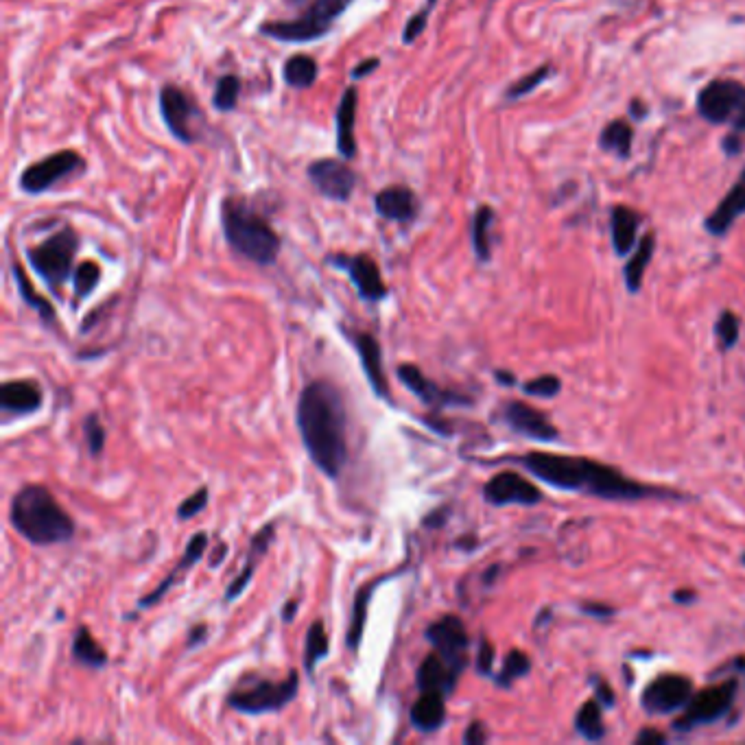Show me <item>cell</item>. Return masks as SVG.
I'll return each mask as SVG.
<instances>
[{
  "instance_id": "cell-59",
  "label": "cell",
  "mask_w": 745,
  "mask_h": 745,
  "mask_svg": "<svg viewBox=\"0 0 745 745\" xmlns=\"http://www.w3.org/2000/svg\"><path fill=\"white\" fill-rule=\"evenodd\" d=\"M494 376H496V381H499L501 385H516V378L510 372H496Z\"/></svg>"
},
{
  "instance_id": "cell-38",
  "label": "cell",
  "mask_w": 745,
  "mask_h": 745,
  "mask_svg": "<svg viewBox=\"0 0 745 745\" xmlns=\"http://www.w3.org/2000/svg\"><path fill=\"white\" fill-rule=\"evenodd\" d=\"M239 97H241V79L236 75H223L217 86H215V94H212V105L219 112H232L236 108V103H239Z\"/></svg>"
},
{
  "instance_id": "cell-12",
  "label": "cell",
  "mask_w": 745,
  "mask_h": 745,
  "mask_svg": "<svg viewBox=\"0 0 745 745\" xmlns=\"http://www.w3.org/2000/svg\"><path fill=\"white\" fill-rule=\"evenodd\" d=\"M326 263L335 269L346 271L348 278L352 280L354 289H357L359 298L365 302H383L387 298V285L383 282L381 269H378L376 260L368 254H330Z\"/></svg>"
},
{
  "instance_id": "cell-49",
  "label": "cell",
  "mask_w": 745,
  "mask_h": 745,
  "mask_svg": "<svg viewBox=\"0 0 745 745\" xmlns=\"http://www.w3.org/2000/svg\"><path fill=\"white\" fill-rule=\"evenodd\" d=\"M593 687H595V695L597 700L603 704V708H610L614 706V693H612V687L601 678H593Z\"/></svg>"
},
{
  "instance_id": "cell-45",
  "label": "cell",
  "mask_w": 745,
  "mask_h": 745,
  "mask_svg": "<svg viewBox=\"0 0 745 745\" xmlns=\"http://www.w3.org/2000/svg\"><path fill=\"white\" fill-rule=\"evenodd\" d=\"M84 435H86L88 453L92 457H99L105 446V429L97 413H90V416L84 420Z\"/></svg>"
},
{
  "instance_id": "cell-54",
  "label": "cell",
  "mask_w": 745,
  "mask_h": 745,
  "mask_svg": "<svg viewBox=\"0 0 745 745\" xmlns=\"http://www.w3.org/2000/svg\"><path fill=\"white\" fill-rule=\"evenodd\" d=\"M206 636H208V628H206V625H195V628L191 630V634H188V649H191V647H197V645H201V643H204L206 641Z\"/></svg>"
},
{
  "instance_id": "cell-30",
  "label": "cell",
  "mask_w": 745,
  "mask_h": 745,
  "mask_svg": "<svg viewBox=\"0 0 745 745\" xmlns=\"http://www.w3.org/2000/svg\"><path fill=\"white\" fill-rule=\"evenodd\" d=\"M73 658L88 669H103L108 665V652L99 645L88 625H81L73 636Z\"/></svg>"
},
{
  "instance_id": "cell-6",
  "label": "cell",
  "mask_w": 745,
  "mask_h": 745,
  "mask_svg": "<svg viewBox=\"0 0 745 745\" xmlns=\"http://www.w3.org/2000/svg\"><path fill=\"white\" fill-rule=\"evenodd\" d=\"M77 250V232L73 228H64L35 247H29L27 258L35 274L49 285V289L57 291L70 278V274H73Z\"/></svg>"
},
{
  "instance_id": "cell-5",
  "label": "cell",
  "mask_w": 745,
  "mask_h": 745,
  "mask_svg": "<svg viewBox=\"0 0 745 745\" xmlns=\"http://www.w3.org/2000/svg\"><path fill=\"white\" fill-rule=\"evenodd\" d=\"M354 0H315V3L295 20H274L260 27V33L278 42H313L322 40L333 29L339 16H344Z\"/></svg>"
},
{
  "instance_id": "cell-25",
  "label": "cell",
  "mask_w": 745,
  "mask_h": 745,
  "mask_svg": "<svg viewBox=\"0 0 745 745\" xmlns=\"http://www.w3.org/2000/svg\"><path fill=\"white\" fill-rule=\"evenodd\" d=\"M357 105H359V92L357 88H346L344 97L339 101V108L335 112V125H337V151L344 160H354L357 156V134H354V125H357Z\"/></svg>"
},
{
  "instance_id": "cell-51",
  "label": "cell",
  "mask_w": 745,
  "mask_h": 745,
  "mask_svg": "<svg viewBox=\"0 0 745 745\" xmlns=\"http://www.w3.org/2000/svg\"><path fill=\"white\" fill-rule=\"evenodd\" d=\"M378 64H381V59H376V57H372V59H363V62H359L357 66H354V68L350 70V77H352V79H363V77H368V75L372 73V70L378 68Z\"/></svg>"
},
{
  "instance_id": "cell-53",
  "label": "cell",
  "mask_w": 745,
  "mask_h": 745,
  "mask_svg": "<svg viewBox=\"0 0 745 745\" xmlns=\"http://www.w3.org/2000/svg\"><path fill=\"white\" fill-rule=\"evenodd\" d=\"M582 612L593 614V617H597V619H606V617H612L614 608L606 606V603H584Z\"/></svg>"
},
{
  "instance_id": "cell-32",
  "label": "cell",
  "mask_w": 745,
  "mask_h": 745,
  "mask_svg": "<svg viewBox=\"0 0 745 745\" xmlns=\"http://www.w3.org/2000/svg\"><path fill=\"white\" fill-rule=\"evenodd\" d=\"M494 210L490 206H479L475 217H472V228H470V239H472V250L481 263H488L492 258V226H494Z\"/></svg>"
},
{
  "instance_id": "cell-63",
  "label": "cell",
  "mask_w": 745,
  "mask_h": 745,
  "mask_svg": "<svg viewBox=\"0 0 745 745\" xmlns=\"http://www.w3.org/2000/svg\"><path fill=\"white\" fill-rule=\"evenodd\" d=\"M743 564H745V553H743Z\"/></svg>"
},
{
  "instance_id": "cell-48",
  "label": "cell",
  "mask_w": 745,
  "mask_h": 745,
  "mask_svg": "<svg viewBox=\"0 0 745 745\" xmlns=\"http://www.w3.org/2000/svg\"><path fill=\"white\" fill-rule=\"evenodd\" d=\"M488 741V730L481 721H472V724L464 732V743L466 745H483Z\"/></svg>"
},
{
  "instance_id": "cell-62",
  "label": "cell",
  "mask_w": 745,
  "mask_h": 745,
  "mask_svg": "<svg viewBox=\"0 0 745 745\" xmlns=\"http://www.w3.org/2000/svg\"><path fill=\"white\" fill-rule=\"evenodd\" d=\"M741 182H743V184H745V169H743V171H741Z\"/></svg>"
},
{
  "instance_id": "cell-57",
  "label": "cell",
  "mask_w": 745,
  "mask_h": 745,
  "mask_svg": "<svg viewBox=\"0 0 745 745\" xmlns=\"http://www.w3.org/2000/svg\"><path fill=\"white\" fill-rule=\"evenodd\" d=\"M295 612H298V603H295V601H287V606L282 608V621H285V623H291L293 617H295Z\"/></svg>"
},
{
  "instance_id": "cell-39",
  "label": "cell",
  "mask_w": 745,
  "mask_h": 745,
  "mask_svg": "<svg viewBox=\"0 0 745 745\" xmlns=\"http://www.w3.org/2000/svg\"><path fill=\"white\" fill-rule=\"evenodd\" d=\"M529 671H531L529 656L525 652H520V649H512V652L507 654L503 660V667L499 671V676H496V684H499V687H510L512 682L527 676Z\"/></svg>"
},
{
  "instance_id": "cell-26",
  "label": "cell",
  "mask_w": 745,
  "mask_h": 745,
  "mask_svg": "<svg viewBox=\"0 0 745 745\" xmlns=\"http://www.w3.org/2000/svg\"><path fill=\"white\" fill-rule=\"evenodd\" d=\"M409 719L413 728L424 732V735L440 730L446 721V695L433 691L420 693L418 700L411 706Z\"/></svg>"
},
{
  "instance_id": "cell-23",
  "label": "cell",
  "mask_w": 745,
  "mask_h": 745,
  "mask_svg": "<svg viewBox=\"0 0 745 745\" xmlns=\"http://www.w3.org/2000/svg\"><path fill=\"white\" fill-rule=\"evenodd\" d=\"M459 676H461L459 667H455L453 662H448L444 656L433 652L424 658L422 665L418 667L416 684H418L420 693L433 691V693H442L448 697L455 691Z\"/></svg>"
},
{
  "instance_id": "cell-13",
  "label": "cell",
  "mask_w": 745,
  "mask_h": 745,
  "mask_svg": "<svg viewBox=\"0 0 745 745\" xmlns=\"http://www.w3.org/2000/svg\"><path fill=\"white\" fill-rule=\"evenodd\" d=\"M693 697V682L680 673H665L647 684L641 704L649 715H669L689 704Z\"/></svg>"
},
{
  "instance_id": "cell-40",
  "label": "cell",
  "mask_w": 745,
  "mask_h": 745,
  "mask_svg": "<svg viewBox=\"0 0 745 745\" xmlns=\"http://www.w3.org/2000/svg\"><path fill=\"white\" fill-rule=\"evenodd\" d=\"M553 73V68L547 64V66H540L536 70H531V73H527L525 77H520L518 81H514V84L505 90V99H523L527 97V94L534 92L540 84H545L547 77Z\"/></svg>"
},
{
  "instance_id": "cell-10",
  "label": "cell",
  "mask_w": 745,
  "mask_h": 745,
  "mask_svg": "<svg viewBox=\"0 0 745 745\" xmlns=\"http://www.w3.org/2000/svg\"><path fill=\"white\" fill-rule=\"evenodd\" d=\"M697 112L713 125L735 123L745 116V86L732 79H717L697 97Z\"/></svg>"
},
{
  "instance_id": "cell-27",
  "label": "cell",
  "mask_w": 745,
  "mask_h": 745,
  "mask_svg": "<svg viewBox=\"0 0 745 745\" xmlns=\"http://www.w3.org/2000/svg\"><path fill=\"white\" fill-rule=\"evenodd\" d=\"M741 215H745V184L743 182L730 188L728 195L719 201V206L715 208L713 215L706 219L704 228L713 236H724L732 228V223H735Z\"/></svg>"
},
{
  "instance_id": "cell-24",
  "label": "cell",
  "mask_w": 745,
  "mask_h": 745,
  "mask_svg": "<svg viewBox=\"0 0 745 745\" xmlns=\"http://www.w3.org/2000/svg\"><path fill=\"white\" fill-rule=\"evenodd\" d=\"M44 405L42 387L35 381H7L0 387V409L14 416H31Z\"/></svg>"
},
{
  "instance_id": "cell-55",
  "label": "cell",
  "mask_w": 745,
  "mask_h": 745,
  "mask_svg": "<svg viewBox=\"0 0 745 745\" xmlns=\"http://www.w3.org/2000/svg\"><path fill=\"white\" fill-rule=\"evenodd\" d=\"M446 514V507H442V510L440 512H433V514H429L427 518H424V527H431V529H435V527H442L444 523H446V518H442Z\"/></svg>"
},
{
  "instance_id": "cell-17",
  "label": "cell",
  "mask_w": 745,
  "mask_h": 745,
  "mask_svg": "<svg viewBox=\"0 0 745 745\" xmlns=\"http://www.w3.org/2000/svg\"><path fill=\"white\" fill-rule=\"evenodd\" d=\"M398 378L402 381L409 392L422 400L424 405H429L433 409H444V407H461V405H470V398L461 396L457 392H451V389H444L440 385H435L431 378H427L418 365L405 363L400 365L396 370Z\"/></svg>"
},
{
  "instance_id": "cell-1",
  "label": "cell",
  "mask_w": 745,
  "mask_h": 745,
  "mask_svg": "<svg viewBox=\"0 0 745 745\" xmlns=\"http://www.w3.org/2000/svg\"><path fill=\"white\" fill-rule=\"evenodd\" d=\"M295 422L313 464L337 479L348 464V416L344 396L330 381H313L302 389Z\"/></svg>"
},
{
  "instance_id": "cell-37",
  "label": "cell",
  "mask_w": 745,
  "mask_h": 745,
  "mask_svg": "<svg viewBox=\"0 0 745 745\" xmlns=\"http://www.w3.org/2000/svg\"><path fill=\"white\" fill-rule=\"evenodd\" d=\"M14 276H16V282H18L20 298L25 300V302L31 306L33 311H38L40 317L44 319V322H53V319H55L53 306H51L49 302H46V300L42 298V295H38V293L33 291L31 282H29V278H27V274H25V269H22L18 263H14Z\"/></svg>"
},
{
  "instance_id": "cell-46",
  "label": "cell",
  "mask_w": 745,
  "mask_h": 745,
  "mask_svg": "<svg viewBox=\"0 0 745 745\" xmlns=\"http://www.w3.org/2000/svg\"><path fill=\"white\" fill-rule=\"evenodd\" d=\"M208 501H210V490L206 486L199 488L191 496H186V499L180 503V507H177V518H180V520L195 518L197 514L206 510Z\"/></svg>"
},
{
  "instance_id": "cell-35",
  "label": "cell",
  "mask_w": 745,
  "mask_h": 745,
  "mask_svg": "<svg viewBox=\"0 0 745 745\" xmlns=\"http://www.w3.org/2000/svg\"><path fill=\"white\" fill-rule=\"evenodd\" d=\"M330 654V643L328 634L324 628V621H313L309 632H306V643H304V669L309 676H313L319 662H322Z\"/></svg>"
},
{
  "instance_id": "cell-29",
  "label": "cell",
  "mask_w": 745,
  "mask_h": 745,
  "mask_svg": "<svg viewBox=\"0 0 745 745\" xmlns=\"http://www.w3.org/2000/svg\"><path fill=\"white\" fill-rule=\"evenodd\" d=\"M385 577H378L376 582H370V584H363L357 595H354V603H352V617H350V628H348V636H346V645L350 649H357L361 647V641H363V632H365V623H368V610H370V599L374 595L376 586L383 582Z\"/></svg>"
},
{
  "instance_id": "cell-52",
  "label": "cell",
  "mask_w": 745,
  "mask_h": 745,
  "mask_svg": "<svg viewBox=\"0 0 745 745\" xmlns=\"http://www.w3.org/2000/svg\"><path fill=\"white\" fill-rule=\"evenodd\" d=\"M721 149H724V153H726V156H739V153L743 151V143H741V138H739V134L737 132H732L730 136H726L724 138V143H721Z\"/></svg>"
},
{
  "instance_id": "cell-20",
  "label": "cell",
  "mask_w": 745,
  "mask_h": 745,
  "mask_svg": "<svg viewBox=\"0 0 745 745\" xmlns=\"http://www.w3.org/2000/svg\"><path fill=\"white\" fill-rule=\"evenodd\" d=\"M274 540H276V523H267L265 527H260V529L256 531V534H254L252 540H250V549H247V553H245V564H243V569H241V573L236 575V577L232 579V582L228 584L226 595H223V601H226V603L236 601V599H239V597L245 593L247 586L252 584V579H254V575H256V569H258L260 560L265 558L267 551H269V547L274 545Z\"/></svg>"
},
{
  "instance_id": "cell-3",
  "label": "cell",
  "mask_w": 745,
  "mask_h": 745,
  "mask_svg": "<svg viewBox=\"0 0 745 745\" xmlns=\"http://www.w3.org/2000/svg\"><path fill=\"white\" fill-rule=\"evenodd\" d=\"M9 520L18 534L31 545H64L75 538V518L70 516L51 490L38 483L20 488L9 505Z\"/></svg>"
},
{
  "instance_id": "cell-56",
  "label": "cell",
  "mask_w": 745,
  "mask_h": 745,
  "mask_svg": "<svg viewBox=\"0 0 745 745\" xmlns=\"http://www.w3.org/2000/svg\"><path fill=\"white\" fill-rule=\"evenodd\" d=\"M695 593H693V590L691 588H682V590H678V593L676 595H673V599H676L678 603H684V606H687V603H691V601H695Z\"/></svg>"
},
{
  "instance_id": "cell-31",
  "label": "cell",
  "mask_w": 745,
  "mask_h": 745,
  "mask_svg": "<svg viewBox=\"0 0 745 745\" xmlns=\"http://www.w3.org/2000/svg\"><path fill=\"white\" fill-rule=\"evenodd\" d=\"M654 250H656V239L654 234H645L641 241H638V247L634 256L628 260V265H625L623 269V276H625V285H628V291L630 293H638L643 287V278H645V271H647V265L652 263V256H654Z\"/></svg>"
},
{
  "instance_id": "cell-14",
  "label": "cell",
  "mask_w": 745,
  "mask_h": 745,
  "mask_svg": "<svg viewBox=\"0 0 745 745\" xmlns=\"http://www.w3.org/2000/svg\"><path fill=\"white\" fill-rule=\"evenodd\" d=\"M424 636H427V641L433 645L437 654L444 656L448 662H453L461 671L466 669L470 636L466 632L464 621L459 617L446 614V617L433 621Z\"/></svg>"
},
{
  "instance_id": "cell-58",
  "label": "cell",
  "mask_w": 745,
  "mask_h": 745,
  "mask_svg": "<svg viewBox=\"0 0 745 745\" xmlns=\"http://www.w3.org/2000/svg\"><path fill=\"white\" fill-rule=\"evenodd\" d=\"M215 553H217V558L215 560H210V566H212V569H217V566L223 562V558H226V553H228V547L226 545H223V542H219V545H217V549H215Z\"/></svg>"
},
{
  "instance_id": "cell-43",
  "label": "cell",
  "mask_w": 745,
  "mask_h": 745,
  "mask_svg": "<svg viewBox=\"0 0 745 745\" xmlns=\"http://www.w3.org/2000/svg\"><path fill=\"white\" fill-rule=\"evenodd\" d=\"M435 3H437V0H427L424 7L420 11H416V14H413L407 20L405 29H402V44H413L420 38L424 29H427V25H429V16H431V11L435 9Z\"/></svg>"
},
{
  "instance_id": "cell-61",
  "label": "cell",
  "mask_w": 745,
  "mask_h": 745,
  "mask_svg": "<svg viewBox=\"0 0 745 745\" xmlns=\"http://www.w3.org/2000/svg\"><path fill=\"white\" fill-rule=\"evenodd\" d=\"M287 3L289 5H302V3H306V0H287Z\"/></svg>"
},
{
  "instance_id": "cell-15",
  "label": "cell",
  "mask_w": 745,
  "mask_h": 745,
  "mask_svg": "<svg viewBox=\"0 0 745 745\" xmlns=\"http://www.w3.org/2000/svg\"><path fill=\"white\" fill-rule=\"evenodd\" d=\"M311 184L322 193L326 199L333 201H348L357 186V175L348 167L346 162L333 160V158H322L309 164L306 169Z\"/></svg>"
},
{
  "instance_id": "cell-60",
  "label": "cell",
  "mask_w": 745,
  "mask_h": 745,
  "mask_svg": "<svg viewBox=\"0 0 745 745\" xmlns=\"http://www.w3.org/2000/svg\"><path fill=\"white\" fill-rule=\"evenodd\" d=\"M732 127H735V132H737V134H745V116H741L739 121L732 123Z\"/></svg>"
},
{
  "instance_id": "cell-34",
  "label": "cell",
  "mask_w": 745,
  "mask_h": 745,
  "mask_svg": "<svg viewBox=\"0 0 745 745\" xmlns=\"http://www.w3.org/2000/svg\"><path fill=\"white\" fill-rule=\"evenodd\" d=\"M632 140H634L632 125L619 118V121H612L606 129H603L599 136V145L603 151H610L614 153V156L625 160V158H630Z\"/></svg>"
},
{
  "instance_id": "cell-50",
  "label": "cell",
  "mask_w": 745,
  "mask_h": 745,
  "mask_svg": "<svg viewBox=\"0 0 745 745\" xmlns=\"http://www.w3.org/2000/svg\"><path fill=\"white\" fill-rule=\"evenodd\" d=\"M667 737L658 732L656 728H645L641 735L636 737V745H665Z\"/></svg>"
},
{
  "instance_id": "cell-2",
  "label": "cell",
  "mask_w": 745,
  "mask_h": 745,
  "mask_svg": "<svg viewBox=\"0 0 745 745\" xmlns=\"http://www.w3.org/2000/svg\"><path fill=\"white\" fill-rule=\"evenodd\" d=\"M531 475L549 486L566 492H584L606 501H641L647 496H671L667 490L645 486L641 481L628 479L612 466L599 464L593 459L553 455V453H527L516 459Z\"/></svg>"
},
{
  "instance_id": "cell-7",
  "label": "cell",
  "mask_w": 745,
  "mask_h": 745,
  "mask_svg": "<svg viewBox=\"0 0 745 745\" xmlns=\"http://www.w3.org/2000/svg\"><path fill=\"white\" fill-rule=\"evenodd\" d=\"M300 691L298 671H289L285 680H260L243 684L228 695V706L243 715L278 713L289 706Z\"/></svg>"
},
{
  "instance_id": "cell-44",
  "label": "cell",
  "mask_w": 745,
  "mask_h": 745,
  "mask_svg": "<svg viewBox=\"0 0 745 745\" xmlns=\"http://www.w3.org/2000/svg\"><path fill=\"white\" fill-rule=\"evenodd\" d=\"M560 389H562V383L555 374L538 376V378H534V381H529V383L523 385V392L527 396H536V398H553V396L560 394Z\"/></svg>"
},
{
  "instance_id": "cell-47",
  "label": "cell",
  "mask_w": 745,
  "mask_h": 745,
  "mask_svg": "<svg viewBox=\"0 0 745 745\" xmlns=\"http://www.w3.org/2000/svg\"><path fill=\"white\" fill-rule=\"evenodd\" d=\"M494 665V645L490 641H481L477 652V671L481 676H492Z\"/></svg>"
},
{
  "instance_id": "cell-33",
  "label": "cell",
  "mask_w": 745,
  "mask_h": 745,
  "mask_svg": "<svg viewBox=\"0 0 745 745\" xmlns=\"http://www.w3.org/2000/svg\"><path fill=\"white\" fill-rule=\"evenodd\" d=\"M319 66L311 55H293L285 62V68H282V77H285V84L295 88V90H306L311 88L317 81Z\"/></svg>"
},
{
  "instance_id": "cell-42",
  "label": "cell",
  "mask_w": 745,
  "mask_h": 745,
  "mask_svg": "<svg viewBox=\"0 0 745 745\" xmlns=\"http://www.w3.org/2000/svg\"><path fill=\"white\" fill-rule=\"evenodd\" d=\"M715 335L719 339V346L724 350H730L732 346L739 341L741 335V326H739V317L732 311H724L719 315L717 324H715Z\"/></svg>"
},
{
  "instance_id": "cell-8",
  "label": "cell",
  "mask_w": 745,
  "mask_h": 745,
  "mask_svg": "<svg viewBox=\"0 0 745 745\" xmlns=\"http://www.w3.org/2000/svg\"><path fill=\"white\" fill-rule=\"evenodd\" d=\"M86 171V160L79 156L73 149H64L51 153V156L42 158L40 162H33L20 175V188L29 195H42L51 191L53 186L59 182L68 180V177L79 175Z\"/></svg>"
},
{
  "instance_id": "cell-21",
  "label": "cell",
  "mask_w": 745,
  "mask_h": 745,
  "mask_svg": "<svg viewBox=\"0 0 745 745\" xmlns=\"http://www.w3.org/2000/svg\"><path fill=\"white\" fill-rule=\"evenodd\" d=\"M352 344H354V350H357V354H359L363 374H365V378H368L372 392L376 394V398L389 400V385H387V374L383 370L381 344H378L374 335H370V333L352 335Z\"/></svg>"
},
{
  "instance_id": "cell-22",
  "label": "cell",
  "mask_w": 745,
  "mask_h": 745,
  "mask_svg": "<svg viewBox=\"0 0 745 745\" xmlns=\"http://www.w3.org/2000/svg\"><path fill=\"white\" fill-rule=\"evenodd\" d=\"M374 208L378 212V217H383L385 221L409 223L418 217L420 201L409 186L394 184L376 193Z\"/></svg>"
},
{
  "instance_id": "cell-16",
  "label": "cell",
  "mask_w": 745,
  "mask_h": 745,
  "mask_svg": "<svg viewBox=\"0 0 745 745\" xmlns=\"http://www.w3.org/2000/svg\"><path fill=\"white\" fill-rule=\"evenodd\" d=\"M483 499L490 505H538L542 501V492L534 483L520 477L518 472L505 470L494 475L486 486H483Z\"/></svg>"
},
{
  "instance_id": "cell-41",
  "label": "cell",
  "mask_w": 745,
  "mask_h": 745,
  "mask_svg": "<svg viewBox=\"0 0 745 745\" xmlns=\"http://www.w3.org/2000/svg\"><path fill=\"white\" fill-rule=\"evenodd\" d=\"M101 267L92 260H86L73 271V291L77 298H88V295L99 287Z\"/></svg>"
},
{
  "instance_id": "cell-19",
  "label": "cell",
  "mask_w": 745,
  "mask_h": 745,
  "mask_svg": "<svg viewBox=\"0 0 745 745\" xmlns=\"http://www.w3.org/2000/svg\"><path fill=\"white\" fill-rule=\"evenodd\" d=\"M206 549H208V534H206V531H197V534H195L191 540H188V545H186V549H184V553H182L180 562H177V566H173L171 573H169L167 577H164L162 582H160L156 588H153L149 595H145V597H140V599H138V606H136V608H138V610H149V608H153V606H158V603H160L164 597H167L169 590L175 588V584H180L182 579L188 575V571H193V566H195L201 558H204Z\"/></svg>"
},
{
  "instance_id": "cell-11",
  "label": "cell",
  "mask_w": 745,
  "mask_h": 745,
  "mask_svg": "<svg viewBox=\"0 0 745 745\" xmlns=\"http://www.w3.org/2000/svg\"><path fill=\"white\" fill-rule=\"evenodd\" d=\"M160 114L164 125L169 127V132L180 140L184 145H193L197 140V129L201 121V112L197 103L188 97V94L180 88L167 84L160 90Z\"/></svg>"
},
{
  "instance_id": "cell-18",
  "label": "cell",
  "mask_w": 745,
  "mask_h": 745,
  "mask_svg": "<svg viewBox=\"0 0 745 745\" xmlns=\"http://www.w3.org/2000/svg\"><path fill=\"white\" fill-rule=\"evenodd\" d=\"M503 420L514 433L525 435L536 442H555L560 437L558 429L540 409H534L527 402L512 400L503 407Z\"/></svg>"
},
{
  "instance_id": "cell-9",
  "label": "cell",
  "mask_w": 745,
  "mask_h": 745,
  "mask_svg": "<svg viewBox=\"0 0 745 745\" xmlns=\"http://www.w3.org/2000/svg\"><path fill=\"white\" fill-rule=\"evenodd\" d=\"M737 689V680H726L721 684H715V687H708L700 693H695L689 704L684 706V713L673 721V728L687 732L697 726L713 724V721L721 719L730 711V706L737 697Z\"/></svg>"
},
{
  "instance_id": "cell-4",
  "label": "cell",
  "mask_w": 745,
  "mask_h": 745,
  "mask_svg": "<svg viewBox=\"0 0 745 745\" xmlns=\"http://www.w3.org/2000/svg\"><path fill=\"white\" fill-rule=\"evenodd\" d=\"M221 228L232 250L256 265H274L280 254V236L241 199H223Z\"/></svg>"
},
{
  "instance_id": "cell-28",
  "label": "cell",
  "mask_w": 745,
  "mask_h": 745,
  "mask_svg": "<svg viewBox=\"0 0 745 745\" xmlns=\"http://www.w3.org/2000/svg\"><path fill=\"white\" fill-rule=\"evenodd\" d=\"M641 217L628 206L612 210V245L619 256L630 254L636 247V234Z\"/></svg>"
},
{
  "instance_id": "cell-36",
  "label": "cell",
  "mask_w": 745,
  "mask_h": 745,
  "mask_svg": "<svg viewBox=\"0 0 745 745\" xmlns=\"http://www.w3.org/2000/svg\"><path fill=\"white\" fill-rule=\"evenodd\" d=\"M575 730L582 735L586 741H599L606 735V726H603L601 717V702L590 700L582 704L577 715H575Z\"/></svg>"
}]
</instances>
